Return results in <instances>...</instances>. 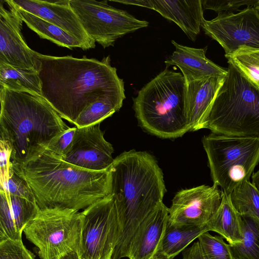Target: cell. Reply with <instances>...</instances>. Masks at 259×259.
<instances>
[{
	"instance_id": "1",
	"label": "cell",
	"mask_w": 259,
	"mask_h": 259,
	"mask_svg": "<svg viewBox=\"0 0 259 259\" xmlns=\"http://www.w3.org/2000/svg\"><path fill=\"white\" fill-rule=\"evenodd\" d=\"M39 65L42 97L59 114L71 123L89 105L100 97L125 95L124 81L111 65L109 56L101 60L56 57L34 51Z\"/></svg>"
},
{
	"instance_id": "2",
	"label": "cell",
	"mask_w": 259,
	"mask_h": 259,
	"mask_svg": "<svg viewBox=\"0 0 259 259\" xmlns=\"http://www.w3.org/2000/svg\"><path fill=\"white\" fill-rule=\"evenodd\" d=\"M110 193L116 206L120 235L112 259L127 257L142 222L159 205L165 192L162 171L150 154L125 151L108 169Z\"/></svg>"
},
{
	"instance_id": "3",
	"label": "cell",
	"mask_w": 259,
	"mask_h": 259,
	"mask_svg": "<svg viewBox=\"0 0 259 259\" xmlns=\"http://www.w3.org/2000/svg\"><path fill=\"white\" fill-rule=\"evenodd\" d=\"M18 166L39 209L78 211L110 194L108 169H84L64 161L46 149Z\"/></svg>"
},
{
	"instance_id": "4",
	"label": "cell",
	"mask_w": 259,
	"mask_h": 259,
	"mask_svg": "<svg viewBox=\"0 0 259 259\" xmlns=\"http://www.w3.org/2000/svg\"><path fill=\"white\" fill-rule=\"evenodd\" d=\"M0 141L11 161L22 165L42 152L68 127L41 96L0 87Z\"/></svg>"
},
{
	"instance_id": "5",
	"label": "cell",
	"mask_w": 259,
	"mask_h": 259,
	"mask_svg": "<svg viewBox=\"0 0 259 259\" xmlns=\"http://www.w3.org/2000/svg\"><path fill=\"white\" fill-rule=\"evenodd\" d=\"M185 91L183 74L166 68L133 98L140 124L162 138H176L189 132Z\"/></svg>"
},
{
	"instance_id": "6",
	"label": "cell",
	"mask_w": 259,
	"mask_h": 259,
	"mask_svg": "<svg viewBox=\"0 0 259 259\" xmlns=\"http://www.w3.org/2000/svg\"><path fill=\"white\" fill-rule=\"evenodd\" d=\"M202 128L219 135L259 137V90L231 64Z\"/></svg>"
},
{
	"instance_id": "7",
	"label": "cell",
	"mask_w": 259,
	"mask_h": 259,
	"mask_svg": "<svg viewBox=\"0 0 259 259\" xmlns=\"http://www.w3.org/2000/svg\"><path fill=\"white\" fill-rule=\"evenodd\" d=\"M213 185L228 194L249 181L259 163V137L213 133L202 139Z\"/></svg>"
},
{
	"instance_id": "8",
	"label": "cell",
	"mask_w": 259,
	"mask_h": 259,
	"mask_svg": "<svg viewBox=\"0 0 259 259\" xmlns=\"http://www.w3.org/2000/svg\"><path fill=\"white\" fill-rule=\"evenodd\" d=\"M81 212L71 209H39L23 232L38 249L41 259H66L79 255Z\"/></svg>"
},
{
	"instance_id": "9",
	"label": "cell",
	"mask_w": 259,
	"mask_h": 259,
	"mask_svg": "<svg viewBox=\"0 0 259 259\" xmlns=\"http://www.w3.org/2000/svg\"><path fill=\"white\" fill-rule=\"evenodd\" d=\"M69 5L87 34L103 48L114 46L118 38L149 24L109 5L107 1L69 0Z\"/></svg>"
},
{
	"instance_id": "10",
	"label": "cell",
	"mask_w": 259,
	"mask_h": 259,
	"mask_svg": "<svg viewBox=\"0 0 259 259\" xmlns=\"http://www.w3.org/2000/svg\"><path fill=\"white\" fill-rule=\"evenodd\" d=\"M79 259H112L120 235L115 203L110 194L81 212Z\"/></svg>"
},
{
	"instance_id": "11",
	"label": "cell",
	"mask_w": 259,
	"mask_h": 259,
	"mask_svg": "<svg viewBox=\"0 0 259 259\" xmlns=\"http://www.w3.org/2000/svg\"><path fill=\"white\" fill-rule=\"evenodd\" d=\"M202 28L223 48L225 55L243 46L259 49V15L254 7L218 14L210 20L204 19Z\"/></svg>"
},
{
	"instance_id": "12",
	"label": "cell",
	"mask_w": 259,
	"mask_h": 259,
	"mask_svg": "<svg viewBox=\"0 0 259 259\" xmlns=\"http://www.w3.org/2000/svg\"><path fill=\"white\" fill-rule=\"evenodd\" d=\"M221 200L222 190L214 185L182 190L172 200L168 221L180 225H206L217 211Z\"/></svg>"
},
{
	"instance_id": "13",
	"label": "cell",
	"mask_w": 259,
	"mask_h": 259,
	"mask_svg": "<svg viewBox=\"0 0 259 259\" xmlns=\"http://www.w3.org/2000/svg\"><path fill=\"white\" fill-rule=\"evenodd\" d=\"M113 151L98 123L77 127L71 146L61 159L84 169L104 171L109 168L114 161Z\"/></svg>"
},
{
	"instance_id": "14",
	"label": "cell",
	"mask_w": 259,
	"mask_h": 259,
	"mask_svg": "<svg viewBox=\"0 0 259 259\" xmlns=\"http://www.w3.org/2000/svg\"><path fill=\"white\" fill-rule=\"evenodd\" d=\"M9 6L0 5V62L22 69L38 72L34 51L26 44L21 33L23 20L11 0H5Z\"/></svg>"
},
{
	"instance_id": "15",
	"label": "cell",
	"mask_w": 259,
	"mask_h": 259,
	"mask_svg": "<svg viewBox=\"0 0 259 259\" xmlns=\"http://www.w3.org/2000/svg\"><path fill=\"white\" fill-rule=\"evenodd\" d=\"M17 7L62 29L86 47L94 49L95 41L86 32L69 5V0H11Z\"/></svg>"
},
{
	"instance_id": "16",
	"label": "cell",
	"mask_w": 259,
	"mask_h": 259,
	"mask_svg": "<svg viewBox=\"0 0 259 259\" xmlns=\"http://www.w3.org/2000/svg\"><path fill=\"white\" fill-rule=\"evenodd\" d=\"M0 241L22 240V233L39 208L35 201L0 190Z\"/></svg>"
},
{
	"instance_id": "17",
	"label": "cell",
	"mask_w": 259,
	"mask_h": 259,
	"mask_svg": "<svg viewBox=\"0 0 259 259\" xmlns=\"http://www.w3.org/2000/svg\"><path fill=\"white\" fill-rule=\"evenodd\" d=\"M169 208L159 205L139 226L132 242L128 259H154L168 220Z\"/></svg>"
},
{
	"instance_id": "18",
	"label": "cell",
	"mask_w": 259,
	"mask_h": 259,
	"mask_svg": "<svg viewBox=\"0 0 259 259\" xmlns=\"http://www.w3.org/2000/svg\"><path fill=\"white\" fill-rule=\"evenodd\" d=\"M176 50L164 62L166 68L178 67L186 82L209 77H226L227 69L208 59L203 49L180 45L171 40Z\"/></svg>"
},
{
	"instance_id": "19",
	"label": "cell",
	"mask_w": 259,
	"mask_h": 259,
	"mask_svg": "<svg viewBox=\"0 0 259 259\" xmlns=\"http://www.w3.org/2000/svg\"><path fill=\"white\" fill-rule=\"evenodd\" d=\"M225 77H209L186 82L185 104L189 131L201 129L202 121Z\"/></svg>"
},
{
	"instance_id": "20",
	"label": "cell",
	"mask_w": 259,
	"mask_h": 259,
	"mask_svg": "<svg viewBox=\"0 0 259 259\" xmlns=\"http://www.w3.org/2000/svg\"><path fill=\"white\" fill-rule=\"evenodd\" d=\"M153 10L173 21L195 41L204 19L201 0H152Z\"/></svg>"
},
{
	"instance_id": "21",
	"label": "cell",
	"mask_w": 259,
	"mask_h": 259,
	"mask_svg": "<svg viewBox=\"0 0 259 259\" xmlns=\"http://www.w3.org/2000/svg\"><path fill=\"white\" fill-rule=\"evenodd\" d=\"M207 225H180L168 220L154 259H172L202 233L208 232Z\"/></svg>"
},
{
	"instance_id": "22",
	"label": "cell",
	"mask_w": 259,
	"mask_h": 259,
	"mask_svg": "<svg viewBox=\"0 0 259 259\" xmlns=\"http://www.w3.org/2000/svg\"><path fill=\"white\" fill-rule=\"evenodd\" d=\"M207 225L209 231L219 234L229 244L242 240L240 214L233 206L229 195L222 191L220 205Z\"/></svg>"
},
{
	"instance_id": "23",
	"label": "cell",
	"mask_w": 259,
	"mask_h": 259,
	"mask_svg": "<svg viewBox=\"0 0 259 259\" xmlns=\"http://www.w3.org/2000/svg\"><path fill=\"white\" fill-rule=\"evenodd\" d=\"M14 6L23 21L40 38L48 39L59 46L69 49L79 48L83 50H87L85 46L80 40L62 29Z\"/></svg>"
},
{
	"instance_id": "24",
	"label": "cell",
	"mask_w": 259,
	"mask_h": 259,
	"mask_svg": "<svg viewBox=\"0 0 259 259\" xmlns=\"http://www.w3.org/2000/svg\"><path fill=\"white\" fill-rule=\"evenodd\" d=\"M0 87L42 97V84L39 72L0 62Z\"/></svg>"
},
{
	"instance_id": "25",
	"label": "cell",
	"mask_w": 259,
	"mask_h": 259,
	"mask_svg": "<svg viewBox=\"0 0 259 259\" xmlns=\"http://www.w3.org/2000/svg\"><path fill=\"white\" fill-rule=\"evenodd\" d=\"M242 240L228 244L233 259H259V219L250 214L240 215Z\"/></svg>"
},
{
	"instance_id": "26",
	"label": "cell",
	"mask_w": 259,
	"mask_h": 259,
	"mask_svg": "<svg viewBox=\"0 0 259 259\" xmlns=\"http://www.w3.org/2000/svg\"><path fill=\"white\" fill-rule=\"evenodd\" d=\"M125 98V95H120L100 97L82 111L74 124L80 128L100 123L120 109Z\"/></svg>"
},
{
	"instance_id": "27",
	"label": "cell",
	"mask_w": 259,
	"mask_h": 259,
	"mask_svg": "<svg viewBox=\"0 0 259 259\" xmlns=\"http://www.w3.org/2000/svg\"><path fill=\"white\" fill-rule=\"evenodd\" d=\"M232 64L250 83L259 90V49L246 46L225 55Z\"/></svg>"
},
{
	"instance_id": "28",
	"label": "cell",
	"mask_w": 259,
	"mask_h": 259,
	"mask_svg": "<svg viewBox=\"0 0 259 259\" xmlns=\"http://www.w3.org/2000/svg\"><path fill=\"white\" fill-rule=\"evenodd\" d=\"M229 195L240 215L250 214L259 219V191L249 181L240 184Z\"/></svg>"
},
{
	"instance_id": "29",
	"label": "cell",
	"mask_w": 259,
	"mask_h": 259,
	"mask_svg": "<svg viewBox=\"0 0 259 259\" xmlns=\"http://www.w3.org/2000/svg\"><path fill=\"white\" fill-rule=\"evenodd\" d=\"M0 190L35 201L30 188L19 171L18 164L11 161L7 177L1 181Z\"/></svg>"
},
{
	"instance_id": "30",
	"label": "cell",
	"mask_w": 259,
	"mask_h": 259,
	"mask_svg": "<svg viewBox=\"0 0 259 259\" xmlns=\"http://www.w3.org/2000/svg\"><path fill=\"white\" fill-rule=\"evenodd\" d=\"M198 239L206 259H233L228 244L225 242L221 236H212L205 232Z\"/></svg>"
},
{
	"instance_id": "31",
	"label": "cell",
	"mask_w": 259,
	"mask_h": 259,
	"mask_svg": "<svg viewBox=\"0 0 259 259\" xmlns=\"http://www.w3.org/2000/svg\"><path fill=\"white\" fill-rule=\"evenodd\" d=\"M259 0H201L203 10H211L218 14L236 13L243 6L255 7Z\"/></svg>"
},
{
	"instance_id": "32",
	"label": "cell",
	"mask_w": 259,
	"mask_h": 259,
	"mask_svg": "<svg viewBox=\"0 0 259 259\" xmlns=\"http://www.w3.org/2000/svg\"><path fill=\"white\" fill-rule=\"evenodd\" d=\"M0 259H34V256L22 240L7 239L0 241Z\"/></svg>"
},
{
	"instance_id": "33",
	"label": "cell",
	"mask_w": 259,
	"mask_h": 259,
	"mask_svg": "<svg viewBox=\"0 0 259 259\" xmlns=\"http://www.w3.org/2000/svg\"><path fill=\"white\" fill-rule=\"evenodd\" d=\"M77 127H69L53 139L46 148L62 158L70 149Z\"/></svg>"
},
{
	"instance_id": "34",
	"label": "cell",
	"mask_w": 259,
	"mask_h": 259,
	"mask_svg": "<svg viewBox=\"0 0 259 259\" xmlns=\"http://www.w3.org/2000/svg\"><path fill=\"white\" fill-rule=\"evenodd\" d=\"M1 181L7 177L11 163V151L8 146L0 141Z\"/></svg>"
},
{
	"instance_id": "35",
	"label": "cell",
	"mask_w": 259,
	"mask_h": 259,
	"mask_svg": "<svg viewBox=\"0 0 259 259\" xmlns=\"http://www.w3.org/2000/svg\"><path fill=\"white\" fill-rule=\"evenodd\" d=\"M183 259H206L198 241L182 251Z\"/></svg>"
},
{
	"instance_id": "36",
	"label": "cell",
	"mask_w": 259,
	"mask_h": 259,
	"mask_svg": "<svg viewBox=\"0 0 259 259\" xmlns=\"http://www.w3.org/2000/svg\"><path fill=\"white\" fill-rule=\"evenodd\" d=\"M125 5H131L140 6L153 10V3L152 0H121L110 1Z\"/></svg>"
},
{
	"instance_id": "37",
	"label": "cell",
	"mask_w": 259,
	"mask_h": 259,
	"mask_svg": "<svg viewBox=\"0 0 259 259\" xmlns=\"http://www.w3.org/2000/svg\"><path fill=\"white\" fill-rule=\"evenodd\" d=\"M252 183L259 191V170L253 173L251 176Z\"/></svg>"
},
{
	"instance_id": "38",
	"label": "cell",
	"mask_w": 259,
	"mask_h": 259,
	"mask_svg": "<svg viewBox=\"0 0 259 259\" xmlns=\"http://www.w3.org/2000/svg\"><path fill=\"white\" fill-rule=\"evenodd\" d=\"M66 259H79L78 255H75L67 258Z\"/></svg>"
},
{
	"instance_id": "39",
	"label": "cell",
	"mask_w": 259,
	"mask_h": 259,
	"mask_svg": "<svg viewBox=\"0 0 259 259\" xmlns=\"http://www.w3.org/2000/svg\"><path fill=\"white\" fill-rule=\"evenodd\" d=\"M256 10L257 11L258 15H259V3L256 6L254 7Z\"/></svg>"
}]
</instances>
